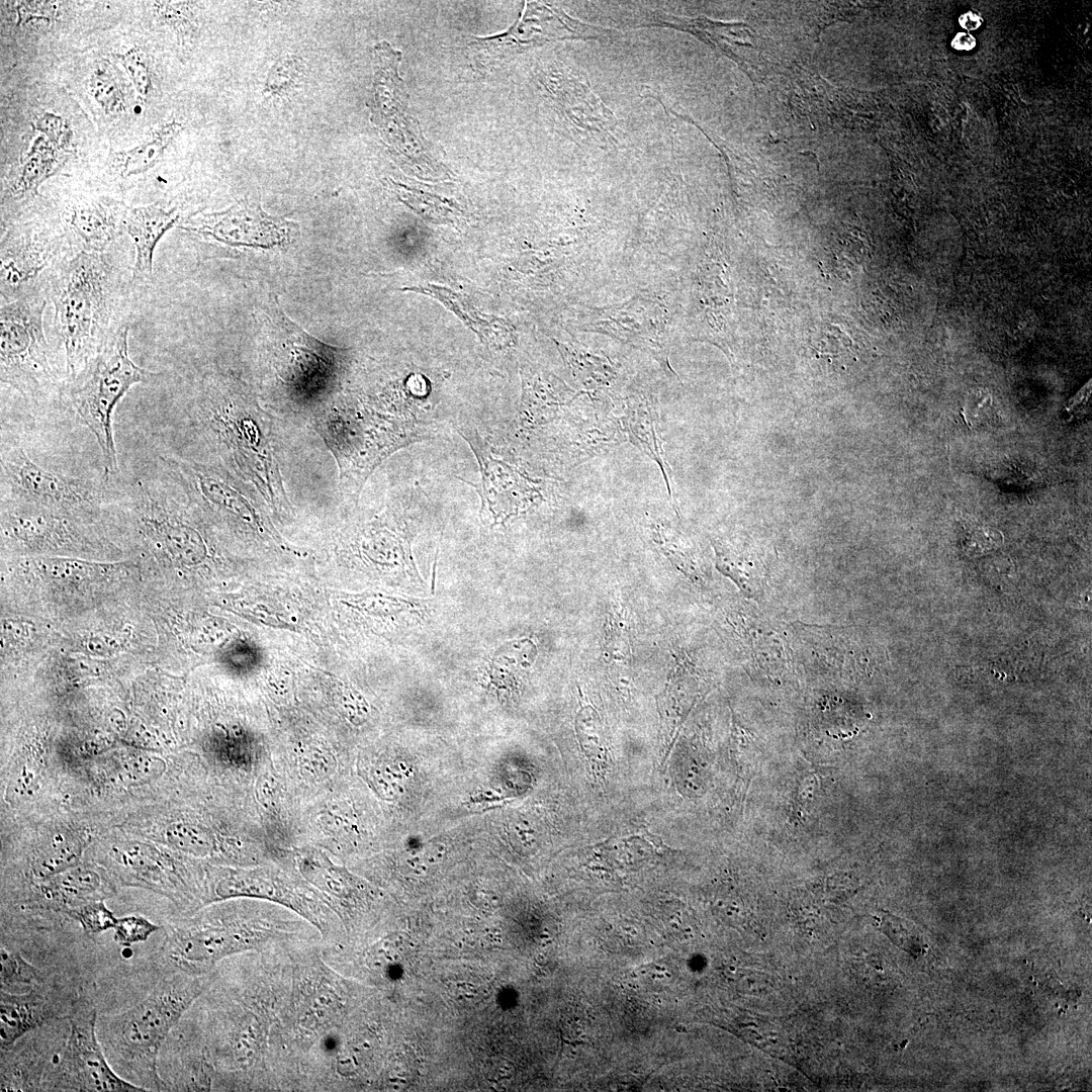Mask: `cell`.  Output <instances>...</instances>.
<instances>
[{
    "instance_id": "6da1fadb",
    "label": "cell",
    "mask_w": 1092,
    "mask_h": 1092,
    "mask_svg": "<svg viewBox=\"0 0 1092 1092\" xmlns=\"http://www.w3.org/2000/svg\"><path fill=\"white\" fill-rule=\"evenodd\" d=\"M115 276L106 252L72 253L51 275L54 327L65 354L68 384L85 370L111 334Z\"/></svg>"
},
{
    "instance_id": "7a4b0ae2",
    "label": "cell",
    "mask_w": 1092,
    "mask_h": 1092,
    "mask_svg": "<svg viewBox=\"0 0 1092 1092\" xmlns=\"http://www.w3.org/2000/svg\"><path fill=\"white\" fill-rule=\"evenodd\" d=\"M204 985L190 975L165 978L130 1008L97 1019L98 1037L112 1068L159 1088L160 1049Z\"/></svg>"
},
{
    "instance_id": "3957f363",
    "label": "cell",
    "mask_w": 1092,
    "mask_h": 1092,
    "mask_svg": "<svg viewBox=\"0 0 1092 1092\" xmlns=\"http://www.w3.org/2000/svg\"><path fill=\"white\" fill-rule=\"evenodd\" d=\"M128 325L112 332L76 380L68 384L69 398L79 420L95 437L102 455L104 481L119 473L113 436V414L135 384L151 383L160 373L133 363L128 354Z\"/></svg>"
},
{
    "instance_id": "277c9868",
    "label": "cell",
    "mask_w": 1092,
    "mask_h": 1092,
    "mask_svg": "<svg viewBox=\"0 0 1092 1092\" xmlns=\"http://www.w3.org/2000/svg\"><path fill=\"white\" fill-rule=\"evenodd\" d=\"M46 305L41 290L0 308L1 382L29 399L50 393L57 381L43 331Z\"/></svg>"
},
{
    "instance_id": "5b68a950",
    "label": "cell",
    "mask_w": 1092,
    "mask_h": 1092,
    "mask_svg": "<svg viewBox=\"0 0 1092 1092\" xmlns=\"http://www.w3.org/2000/svg\"><path fill=\"white\" fill-rule=\"evenodd\" d=\"M105 485L50 470L34 462L22 447L2 445L1 499L86 517L111 502Z\"/></svg>"
},
{
    "instance_id": "8992f818",
    "label": "cell",
    "mask_w": 1092,
    "mask_h": 1092,
    "mask_svg": "<svg viewBox=\"0 0 1092 1092\" xmlns=\"http://www.w3.org/2000/svg\"><path fill=\"white\" fill-rule=\"evenodd\" d=\"M54 1079L55 1087L61 1090L146 1091L112 1068L98 1037L96 1010L85 1000L76 1002L72 1009L70 1033L55 1069Z\"/></svg>"
},
{
    "instance_id": "52a82bcc",
    "label": "cell",
    "mask_w": 1092,
    "mask_h": 1092,
    "mask_svg": "<svg viewBox=\"0 0 1092 1092\" xmlns=\"http://www.w3.org/2000/svg\"><path fill=\"white\" fill-rule=\"evenodd\" d=\"M278 935L266 924L200 921L175 928L165 940L169 959L183 971L207 970L225 957L254 949Z\"/></svg>"
},
{
    "instance_id": "ba28073f",
    "label": "cell",
    "mask_w": 1092,
    "mask_h": 1092,
    "mask_svg": "<svg viewBox=\"0 0 1092 1092\" xmlns=\"http://www.w3.org/2000/svg\"><path fill=\"white\" fill-rule=\"evenodd\" d=\"M264 328L271 364L282 383L305 390L328 381L334 349L301 330L277 300L267 309Z\"/></svg>"
},
{
    "instance_id": "9c48e42d",
    "label": "cell",
    "mask_w": 1092,
    "mask_h": 1092,
    "mask_svg": "<svg viewBox=\"0 0 1092 1092\" xmlns=\"http://www.w3.org/2000/svg\"><path fill=\"white\" fill-rule=\"evenodd\" d=\"M64 239L39 226H13L5 233L0 249L1 303L41 291L38 280L66 248Z\"/></svg>"
},
{
    "instance_id": "30bf717a",
    "label": "cell",
    "mask_w": 1092,
    "mask_h": 1092,
    "mask_svg": "<svg viewBox=\"0 0 1092 1092\" xmlns=\"http://www.w3.org/2000/svg\"><path fill=\"white\" fill-rule=\"evenodd\" d=\"M1 519L7 538L32 549L77 548L84 544L76 516L30 504L1 499Z\"/></svg>"
},
{
    "instance_id": "8fae6325",
    "label": "cell",
    "mask_w": 1092,
    "mask_h": 1092,
    "mask_svg": "<svg viewBox=\"0 0 1092 1092\" xmlns=\"http://www.w3.org/2000/svg\"><path fill=\"white\" fill-rule=\"evenodd\" d=\"M459 433L478 459L481 481L476 489L482 500L481 511L491 513L494 520L518 514L531 500L534 488L517 469L491 455L477 431L466 429Z\"/></svg>"
},
{
    "instance_id": "7c38bea8",
    "label": "cell",
    "mask_w": 1092,
    "mask_h": 1092,
    "mask_svg": "<svg viewBox=\"0 0 1092 1092\" xmlns=\"http://www.w3.org/2000/svg\"><path fill=\"white\" fill-rule=\"evenodd\" d=\"M126 207L105 200H79L65 211V239L72 253H104L121 234Z\"/></svg>"
},
{
    "instance_id": "4fadbf2b",
    "label": "cell",
    "mask_w": 1092,
    "mask_h": 1092,
    "mask_svg": "<svg viewBox=\"0 0 1092 1092\" xmlns=\"http://www.w3.org/2000/svg\"><path fill=\"white\" fill-rule=\"evenodd\" d=\"M177 220L176 208L161 202L126 207L123 226L135 250L132 279L145 281L152 277L155 249Z\"/></svg>"
},
{
    "instance_id": "5bb4252c",
    "label": "cell",
    "mask_w": 1092,
    "mask_h": 1092,
    "mask_svg": "<svg viewBox=\"0 0 1092 1092\" xmlns=\"http://www.w3.org/2000/svg\"><path fill=\"white\" fill-rule=\"evenodd\" d=\"M44 881L43 897L66 912L109 895L107 881L90 867L77 864Z\"/></svg>"
},
{
    "instance_id": "9a60e30c",
    "label": "cell",
    "mask_w": 1092,
    "mask_h": 1092,
    "mask_svg": "<svg viewBox=\"0 0 1092 1092\" xmlns=\"http://www.w3.org/2000/svg\"><path fill=\"white\" fill-rule=\"evenodd\" d=\"M52 1016V1008L36 990L19 995L1 990V1049H8L28 1031L42 1025Z\"/></svg>"
},
{
    "instance_id": "2e32d148",
    "label": "cell",
    "mask_w": 1092,
    "mask_h": 1092,
    "mask_svg": "<svg viewBox=\"0 0 1092 1092\" xmlns=\"http://www.w3.org/2000/svg\"><path fill=\"white\" fill-rule=\"evenodd\" d=\"M57 150L46 138L35 139L16 175L7 184L5 195L13 200H25L34 196L39 186L54 175L60 166Z\"/></svg>"
},
{
    "instance_id": "e0dca14e",
    "label": "cell",
    "mask_w": 1092,
    "mask_h": 1092,
    "mask_svg": "<svg viewBox=\"0 0 1092 1092\" xmlns=\"http://www.w3.org/2000/svg\"><path fill=\"white\" fill-rule=\"evenodd\" d=\"M214 892L219 900L254 897L283 902L309 918L307 910L296 898H292L289 892L272 878L258 872H233L217 882Z\"/></svg>"
},
{
    "instance_id": "ac0fdd59",
    "label": "cell",
    "mask_w": 1092,
    "mask_h": 1092,
    "mask_svg": "<svg viewBox=\"0 0 1092 1092\" xmlns=\"http://www.w3.org/2000/svg\"><path fill=\"white\" fill-rule=\"evenodd\" d=\"M181 128L180 123L168 122L152 132L142 144L116 153L114 164L118 173L127 177L144 173L154 167Z\"/></svg>"
},
{
    "instance_id": "d6986e66",
    "label": "cell",
    "mask_w": 1092,
    "mask_h": 1092,
    "mask_svg": "<svg viewBox=\"0 0 1092 1092\" xmlns=\"http://www.w3.org/2000/svg\"><path fill=\"white\" fill-rule=\"evenodd\" d=\"M338 1007V996L327 982L312 985L304 994L300 1019L305 1027L318 1028L331 1022Z\"/></svg>"
},
{
    "instance_id": "ffe728a7",
    "label": "cell",
    "mask_w": 1092,
    "mask_h": 1092,
    "mask_svg": "<svg viewBox=\"0 0 1092 1092\" xmlns=\"http://www.w3.org/2000/svg\"><path fill=\"white\" fill-rule=\"evenodd\" d=\"M89 89L95 101L106 113H117L123 110L125 100L123 88L109 65H100L92 72Z\"/></svg>"
},
{
    "instance_id": "44dd1931",
    "label": "cell",
    "mask_w": 1092,
    "mask_h": 1092,
    "mask_svg": "<svg viewBox=\"0 0 1092 1092\" xmlns=\"http://www.w3.org/2000/svg\"><path fill=\"white\" fill-rule=\"evenodd\" d=\"M81 848L76 843L49 845L31 862V872L37 879L47 880L78 864Z\"/></svg>"
},
{
    "instance_id": "7402d4cb",
    "label": "cell",
    "mask_w": 1092,
    "mask_h": 1092,
    "mask_svg": "<svg viewBox=\"0 0 1092 1092\" xmlns=\"http://www.w3.org/2000/svg\"><path fill=\"white\" fill-rule=\"evenodd\" d=\"M299 866L303 876L323 892L339 897L344 895L346 881L329 861L318 856H303Z\"/></svg>"
},
{
    "instance_id": "603a6c76",
    "label": "cell",
    "mask_w": 1092,
    "mask_h": 1092,
    "mask_svg": "<svg viewBox=\"0 0 1092 1092\" xmlns=\"http://www.w3.org/2000/svg\"><path fill=\"white\" fill-rule=\"evenodd\" d=\"M167 838L176 848L194 855H206L212 849L210 834L194 824L171 825L167 830Z\"/></svg>"
},
{
    "instance_id": "cb8c5ba5",
    "label": "cell",
    "mask_w": 1092,
    "mask_h": 1092,
    "mask_svg": "<svg viewBox=\"0 0 1092 1092\" xmlns=\"http://www.w3.org/2000/svg\"><path fill=\"white\" fill-rule=\"evenodd\" d=\"M2 990L11 986H28L38 981V970L26 962L18 952L0 948Z\"/></svg>"
},
{
    "instance_id": "d4e9b609",
    "label": "cell",
    "mask_w": 1092,
    "mask_h": 1092,
    "mask_svg": "<svg viewBox=\"0 0 1092 1092\" xmlns=\"http://www.w3.org/2000/svg\"><path fill=\"white\" fill-rule=\"evenodd\" d=\"M77 920L88 934H96L114 928L117 918L106 907L103 900L92 901L67 911Z\"/></svg>"
},
{
    "instance_id": "484cf974",
    "label": "cell",
    "mask_w": 1092,
    "mask_h": 1092,
    "mask_svg": "<svg viewBox=\"0 0 1092 1092\" xmlns=\"http://www.w3.org/2000/svg\"><path fill=\"white\" fill-rule=\"evenodd\" d=\"M576 733L580 747L589 757L602 754V727L597 712L592 707L582 708L576 717Z\"/></svg>"
},
{
    "instance_id": "4316f807",
    "label": "cell",
    "mask_w": 1092,
    "mask_h": 1092,
    "mask_svg": "<svg viewBox=\"0 0 1092 1092\" xmlns=\"http://www.w3.org/2000/svg\"><path fill=\"white\" fill-rule=\"evenodd\" d=\"M117 58L129 76L140 98L146 99L152 88V77L145 54L141 50L132 48L118 55Z\"/></svg>"
},
{
    "instance_id": "83f0119b",
    "label": "cell",
    "mask_w": 1092,
    "mask_h": 1092,
    "mask_svg": "<svg viewBox=\"0 0 1092 1092\" xmlns=\"http://www.w3.org/2000/svg\"><path fill=\"white\" fill-rule=\"evenodd\" d=\"M159 928L160 926L143 916H125L117 918L113 939L121 946H130L147 940Z\"/></svg>"
},
{
    "instance_id": "f1b7e54d",
    "label": "cell",
    "mask_w": 1092,
    "mask_h": 1092,
    "mask_svg": "<svg viewBox=\"0 0 1092 1092\" xmlns=\"http://www.w3.org/2000/svg\"><path fill=\"white\" fill-rule=\"evenodd\" d=\"M34 126L57 149L68 150L72 146L73 131L62 116L42 113L35 118Z\"/></svg>"
},
{
    "instance_id": "f546056e",
    "label": "cell",
    "mask_w": 1092,
    "mask_h": 1092,
    "mask_svg": "<svg viewBox=\"0 0 1092 1092\" xmlns=\"http://www.w3.org/2000/svg\"><path fill=\"white\" fill-rule=\"evenodd\" d=\"M58 3L53 1H21L17 2L16 12L18 23L24 24L33 20L53 22L57 16Z\"/></svg>"
},
{
    "instance_id": "4dcf8cb0",
    "label": "cell",
    "mask_w": 1092,
    "mask_h": 1092,
    "mask_svg": "<svg viewBox=\"0 0 1092 1092\" xmlns=\"http://www.w3.org/2000/svg\"><path fill=\"white\" fill-rule=\"evenodd\" d=\"M164 768L162 760L157 758L138 756L123 761V774L125 779L132 782H146L156 777Z\"/></svg>"
},
{
    "instance_id": "1f68e13d",
    "label": "cell",
    "mask_w": 1092,
    "mask_h": 1092,
    "mask_svg": "<svg viewBox=\"0 0 1092 1092\" xmlns=\"http://www.w3.org/2000/svg\"><path fill=\"white\" fill-rule=\"evenodd\" d=\"M967 541V547H970L971 545L973 546L975 544L976 549L974 550V552L982 553L987 550L984 544L989 548V550L992 547L999 545V542H1001V535L1000 532L992 528L972 526L970 529H966V542Z\"/></svg>"
},
{
    "instance_id": "d6a6232c",
    "label": "cell",
    "mask_w": 1092,
    "mask_h": 1092,
    "mask_svg": "<svg viewBox=\"0 0 1092 1092\" xmlns=\"http://www.w3.org/2000/svg\"><path fill=\"white\" fill-rule=\"evenodd\" d=\"M275 783L272 777L262 776L256 787L257 798L265 806H271L275 797Z\"/></svg>"
},
{
    "instance_id": "836d02e7",
    "label": "cell",
    "mask_w": 1092,
    "mask_h": 1092,
    "mask_svg": "<svg viewBox=\"0 0 1092 1092\" xmlns=\"http://www.w3.org/2000/svg\"><path fill=\"white\" fill-rule=\"evenodd\" d=\"M977 46L976 37L967 31H960L956 33L950 41V47L959 52H970Z\"/></svg>"
},
{
    "instance_id": "e575fe53",
    "label": "cell",
    "mask_w": 1092,
    "mask_h": 1092,
    "mask_svg": "<svg viewBox=\"0 0 1092 1092\" xmlns=\"http://www.w3.org/2000/svg\"><path fill=\"white\" fill-rule=\"evenodd\" d=\"M983 18L974 11H967L959 16V24L967 32L978 30L983 25Z\"/></svg>"
}]
</instances>
